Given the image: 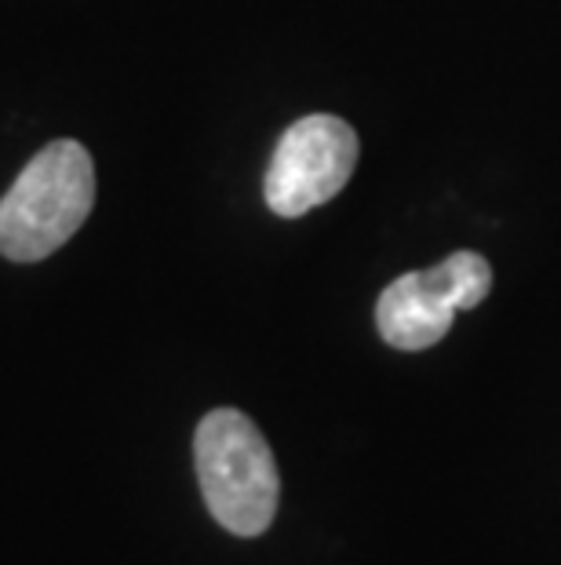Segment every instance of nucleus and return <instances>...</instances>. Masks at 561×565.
<instances>
[{
  "mask_svg": "<svg viewBox=\"0 0 561 565\" xmlns=\"http://www.w3.org/2000/svg\"><path fill=\"white\" fill-rule=\"evenodd\" d=\"M357 153H362L357 131L343 117L310 114L295 121L273 150L267 183H262L270 212L295 220L332 201L350 183Z\"/></svg>",
  "mask_w": 561,
  "mask_h": 565,
  "instance_id": "20e7f679",
  "label": "nucleus"
},
{
  "mask_svg": "<svg viewBox=\"0 0 561 565\" xmlns=\"http://www.w3.org/2000/svg\"><path fill=\"white\" fill-rule=\"evenodd\" d=\"M95 204V161L77 139H55L0 198V256L41 263L74 237Z\"/></svg>",
  "mask_w": 561,
  "mask_h": 565,
  "instance_id": "f257e3e1",
  "label": "nucleus"
},
{
  "mask_svg": "<svg viewBox=\"0 0 561 565\" xmlns=\"http://www.w3.org/2000/svg\"><path fill=\"white\" fill-rule=\"evenodd\" d=\"M493 288V267L477 252H452L434 270L401 274L376 303L379 335L398 351L441 343L460 310H474Z\"/></svg>",
  "mask_w": 561,
  "mask_h": 565,
  "instance_id": "7ed1b4c3",
  "label": "nucleus"
},
{
  "mask_svg": "<svg viewBox=\"0 0 561 565\" xmlns=\"http://www.w3.org/2000/svg\"><path fill=\"white\" fill-rule=\"evenodd\" d=\"M194 463L205 503L226 533L259 536L278 514L281 478L262 430L237 408H216L197 424Z\"/></svg>",
  "mask_w": 561,
  "mask_h": 565,
  "instance_id": "f03ea898",
  "label": "nucleus"
}]
</instances>
